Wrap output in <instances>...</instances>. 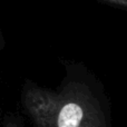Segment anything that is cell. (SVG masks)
<instances>
[{
  "label": "cell",
  "mask_w": 127,
  "mask_h": 127,
  "mask_svg": "<svg viewBox=\"0 0 127 127\" xmlns=\"http://www.w3.org/2000/svg\"><path fill=\"white\" fill-rule=\"evenodd\" d=\"M20 100L35 127H110L100 99L70 68L56 89L26 79Z\"/></svg>",
  "instance_id": "obj_1"
},
{
  "label": "cell",
  "mask_w": 127,
  "mask_h": 127,
  "mask_svg": "<svg viewBox=\"0 0 127 127\" xmlns=\"http://www.w3.org/2000/svg\"><path fill=\"white\" fill-rule=\"evenodd\" d=\"M1 127H25L22 117L16 113H6L2 116Z\"/></svg>",
  "instance_id": "obj_2"
},
{
  "label": "cell",
  "mask_w": 127,
  "mask_h": 127,
  "mask_svg": "<svg viewBox=\"0 0 127 127\" xmlns=\"http://www.w3.org/2000/svg\"><path fill=\"white\" fill-rule=\"evenodd\" d=\"M105 2H109V3H114V4H118L122 7H126L127 8V0H101Z\"/></svg>",
  "instance_id": "obj_3"
},
{
  "label": "cell",
  "mask_w": 127,
  "mask_h": 127,
  "mask_svg": "<svg viewBox=\"0 0 127 127\" xmlns=\"http://www.w3.org/2000/svg\"><path fill=\"white\" fill-rule=\"evenodd\" d=\"M4 45H6V42H4L3 35H2V31H1V29H0V53H1L2 49L4 48Z\"/></svg>",
  "instance_id": "obj_4"
}]
</instances>
